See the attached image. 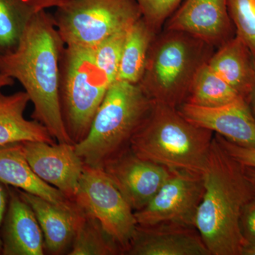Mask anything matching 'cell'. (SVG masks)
I'll use <instances>...</instances> for the list:
<instances>
[{
	"label": "cell",
	"instance_id": "cell-25",
	"mask_svg": "<svg viewBox=\"0 0 255 255\" xmlns=\"http://www.w3.org/2000/svg\"><path fill=\"white\" fill-rule=\"evenodd\" d=\"M237 36L255 56V0H226Z\"/></svg>",
	"mask_w": 255,
	"mask_h": 255
},
{
	"label": "cell",
	"instance_id": "cell-8",
	"mask_svg": "<svg viewBox=\"0 0 255 255\" xmlns=\"http://www.w3.org/2000/svg\"><path fill=\"white\" fill-rule=\"evenodd\" d=\"M74 202L100 221L125 255L137 223L134 211L102 168L85 164Z\"/></svg>",
	"mask_w": 255,
	"mask_h": 255
},
{
	"label": "cell",
	"instance_id": "cell-15",
	"mask_svg": "<svg viewBox=\"0 0 255 255\" xmlns=\"http://www.w3.org/2000/svg\"><path fill=\"white\" fill-rule=\"evenodd\" d=\"M1 255H43L44 238L36 215L17 189L10 187L1 231Z\"/></svg>",
	"mask_w": 255,
	"mask_h": 255
},
{
	"label": "cell",
	"instance_id": "cell-14",
	"mask_svg": "<svg viewBox=\"0 0 255 255\" xmlns=\"http://www.w3.org/2000/svg\"><path fill=\"white\" fill-rule=\"evenodd\" d=\"M126 255H211L194 227L163 223L137 225Z\"/></svg>",
	"mask_w": 255,
	"mask_h": 255
},
{
	"label": "cell",
	"instance_id": "cell-23",
	"mask_svg": "<svg viewBox=\"0 0 255 255\" xmlns=\"http://www.w3.org/2000/svg\"><path fill=\"white\" fill-rule=\"evenodd\" d=\"M36 13L26 0H0V53L17 46Z\"/></svg>",
	"mask_w": 255,
	"mask_h": 255
},
{
	"label": "cell",
	"instance_id": "cell-5",
	"mask_svg": "<svg viewBox=\"0 0 255 255\" xmlns=\"http://www.w3.org/2000/svg\"><path fill=\"white\" fill-rule=\"evenodd\" d=\"M214 49L188 33L163 30L151 45L137 85L154 102L177 109L187 100L193 79Z\"/></svg>",
	"mask_w": 255,
	"mask_h": 255
},
{
	"label": "cell",
	"instance_id": "cell-10",
	"mask_svg": "<svg viewBox=\"0 0 255 255\" xmlns=\"http://www.w3.org/2000/svg\"><path fill=\"white\" fill-rule=\"evenodd\" d=\"M103 169L134 212L150 202L172 173L139 157L130 147L109 159Z\"/></svg>",
	"mask_w": 255,
	"mask_h": 255
},
{
	"label": "cell",
	"instance_id": "cell-9",
	"mask_svg": "<svg viewBox=\"0 0 255 255\" xmlns=\"http://www.w3.org/2000/svg\"><path fill=\"white\" fill-rule=\"evenodd\" d=\"M204 192L203 174L172 171L150 202L134 212L137 225L171 223L194 227L196 211Z\"/></svg>",
	"mask_w": 255,
	"mask_h": 255
},
{
	"label": "cell",
	"instance_id": "cell-28",
	"mask_svg": "<svg viewBox=\"0 0 255 255\" xmlns=\"http://www.w3.org/2000/svg\"><path fill=\"white\" fill-rule=\"evenodd\" d=\"M240 228L247 247L255 246V197L243 208Z\"/></svg>",
	"mask_w": 255,
	"mask_h": 255
},
{
	"label": "cell",
	"instance_id": "cell-32",
	"mask_svg": "<svg viewBox=\"0 0 255 255\" xmlns=\"http://www.w3.org/2000/svg\"><path fill=\"white\" fill-rule=\"evenodd\" d=\"M14 79L4 74L0 73V91L5 87L13 86L14 85Z\"/></svg>",
	"mask_w": 255,
	"mask_h": 255
},
{
	"label": "cell",
	"instance_id": "cell-3",
	"mask_svg": "<svg viewBox=\"0 0 255 255\" xmlns=\"http://www.w3.org/2000/svg\"><path fill=\"white\" fill-rule=\"evenodd\" d=\"M214 137V132L191 123L175 107L154 102L130 147L170 170L203 174Z\"/></svg>",
	"mask_w": 255,
	"mask_h": 255
},
{
	"label": "cell",
	"instance_id": "cell-31",
	"mask_svg": "<svg viewBox=\"0 0 255 255\" xmlns=\"http://www.w3.org/2000/svg\"><path fill=\"white\" fill-rule=\"evenodd\" d=\"M253 63L255 69V82L251 95H250L249 98H248V104L255 119V56L254 55H253Z\"/></svg>",
	"mask_w": 255,
	"mask_h": 255
},
{
	"label": "cell",
	"instance_id": "cell-29",
	"mask_svg": "<svg viewBox=\"0 0 255 255\" xmlns=\"http://www.w3.org/2000/svg\"><path fill=\"white\" fill-rule=\"evenodd\" d=\"M36 12L47 11L49 9H58L71 0H26Z\"/></svg>",
	"mask_w": 255,
	"mask_h": 255
},
{
	"label": "cell",
	"instance_id": "cell-11",
	"mask_svg": "<svg viewBox=\"0 0 255 255\" xmlns=\"http://www.w3.org/2000/svg\"><path fill=\"white\" fill-rule=\"evenodd\" d=\"M22 146L33 172L74 202L85 166L75 145L31 141L22 142Z\"/></svg>",
	"mask_w": 255,
	"mask_h": 255
},
{
	"label": "cell",
	"instance_id": "cell-17",
	"mask_svg": "<svg viewBox=\"0 0 255 255\" xmlns=\"http://www.w3.org/2000/svg\"><path fill=\"white\" fill-rule=\"evenodd\" d=\"M0 182L65 209L80 211L75 202L33 172L23 153L22 142L0 145Z\"/></svg>",
	"mask_w": 255,
	"mask_h": 255
},
{
	"label": "cell",
	"instance_id": "cell-2",
	"mask_svg": "<svg viewBox=\"0 0 255 255\" xmlns=\"http://www.w3.org/2000/svg\"><path fill=\"white\" fill-rule=\"evenodd\" d=\"M204 192L194 227L211 255H243L246 248L240 228L245 206L255 197L246 168L213 139L203 174Z\"/></svg>",
	"mask_w": 255,
	"mask_h": 255
},
{
	"label": "cell",
	"instance_id": "cell-20",
	"mask_svg": "<svg viewBox=\"0 0 255 255\" xmlns=\"http://www.w3.org/2000/svg\"><path fill=\"white\" fill-rule=\"evenodd\" d=\"M157 33L144 18H139L128 29L117 81L138 84L145 71L147 55Z\"/></svg>",
	"mask_w": 255,
	"mask_h": 255
},
{
	"label": "cell",
	"instance_id": "cell-16",
	"mask_svg": "<svg viewBox=\"0 0 255 255\" xmlns=\"http://www.w3.org/2000/svg\"><path fill=\"white\" fill-rule=\"evenodd\" d=\"M17 191L36 215L44 238L46 253L52 255H68L82 211L65 209L40 196Z\"/></svg>",
	"mask_w": 255,
	"mask_h": 255
},
{
	"label": "cell",
	"instance_id": "cell-18",
	"mask_svg": "<svg viewBox=\"0 0 255 255\" xmlns=\"http://www.w3.org/2000/svg\"><path fill=\"white\" fill-rule=\"evenodd\" d=\"M29 103L25 91L11 95L0 91V145L31 141L56 142L44 126L25 118Z\"/></svg>",
	"mask_w": 255,
	"mask_h": 255
},
{
	"label": "cell",
	"instance_id": "cell-27",
	"mask_svg": "<svg viewBox=\"0 0 255 255\" xmlns=\"http://www.w3.org/2000/svg\"><path fill=\"white\" fill-rule=\"evenodd\" d=\"M220 145L235 160L242 165L255 169V147H244L229 141L227 139L214 133Z\"/></svg>",
	"mask_w": 255,
	"mask_h": 255
},
{
	"label": "cell",
	"instance_id": "cell-19",
	"mask_svg": "<svg viewBox=\"0 0 255 255\" xmlns=\"http://www.w3.org/2000/svg\"><path fill=\"white\" fill-rule=\"evenodd\" d=\"M210 68L248 102L255 82L253 54L236 36L218 48L208 61Z\"/></svg>",
	"mask_w": 255,
	"mask_h": 255
},
{
	"label": "cell",
	"instance_id": "cell-12",
	"mask_svg": "<svg viewBox=\"0 0 255 255\" xmlns=\"http://www.w3.org/2000/svg\"><path fill=\"white\" fill-rule=\"evenodd\" d=\"M231 21L226 0H184L163 30L184 32L219 48L233 38Z\"/></svg>",
	"mask_w": 255,
	"mask_h": 255
},
{
	"label": "cell",
	"instance_id": "cell-22",
	"mask_svg": "<svg viewBox=\"0 0 255 255\" xmlns=\"http://www.w3.org/2000/svg\"><path fill=\"white\" fill-rule=\"evenodd\" d=\"M121 247L100 221L82 211L81 220L68 255H121Z\"/></svg>",
	"mask_w": 255,
	"mask_h": 255
},
{
	"label": "cell",
	"instance_id": "cell-24",
	"mask_svg": "<svg viewBox=\"0 0 255 255\" xmlns=\"http://www.w3.org/2000/svg\"><path fill=\"white\" fill-rule=\"evenodd\" d=\"M128 29L111 35L92 49L96 63L112 84L117 81Z\"/></svg>",
	"mask_w": 255,
	"mask_h": 255
},
{
	"label": "cell",
	"instance_id": "cell-6",
	"mask_svg": "<svg viewBox=\"0 0 255 255\" xmlns=\"http://www.w3.org/2000/svg\"><path fill=\"white\" fill-rule=\"evenodd\" d=\"M112 84L96 63L92 49L64 47L60 59V108L74 145L87 136Z\"/></svg>",
	"mask_w": 255,
	"mask_h": 255
},
{
	"label": "cell",
	"instance_id": "cell-21",
	"mask_svg": "<svg viewBox=\"0 0 255 255\" xmlns=\"http://www.w3.org/2000/svg\"><path fill=\"white\" fill-rule=\"evenodd\" d=\"M241 100L245 99L206 63L199 69L193 79L184 103L216 108Z\"/></svg>",
	"mask_w": 255,
	"mask_h": 255
},
{
	"label": "cell",
	"instance_id": "cell-1",
	"mask_svg": "<svg viewBox=\"0 0 255 255\" xmlns=\"http://www.w3.org/2000/svg\"><path fill=\"white\" fill-rule=\"evenodd\" d=\"M64 47L53 14L38 11L17 46L0 53V73L22 85L33 105L32 119L44 126L57 142L73 143L60 108V59Z\"/></svg>",
	"mask_w": 255,
	"mask_h": 255
},
{
	"label": "cell",
	"instance_id": "cell-7",
	"mask_svg": "<svg viewBox=\"0 0 255 255\" xmlns=\"http://www.w3.org/2000/svg\"><path fill=\"white\" fill-rule=\"evenodd\" d=\"M141 17L135 0H71L53 14L65 46L90 49Z\"/></svg>",
	"mask_w": 255,
	"mask_h": 255
},
{
	"label": "cell",
	"instance_id": "cell-34",
	"mask_svg": "<svg viewBox=\"0 0 255 255\" xmlns=\"http://www.w3.org/2000/svg\"><path fill=\"white\" fill-rule=\"evenodd\" d=\"M243 255H255V246H248L245 248Z\"/></svg>",
	"mask_w": 255,
	"mask_h": 255
},
{
	"label": "cell",
	"instance_id": "cell-26",
	"mask_svg": "<svg viewBox=\"0 0 255 255\" xmlns=\"http://www.w3.org/2000/svg\"><path fill=\"white\" fill-rule=\"evenodd\" d=\"M142 18L157 34L184 0H135Z\"/></svg>",
	"mask_w": 255,
	"mask_h": 255
},
{
	"label": "cell",
	"instance_id": "cell-30",
	"mask_svg": "<svg viewBox=\"0 0 255 255\" xmlns=\"http://www.w3.org/2000/svg\"><path fill=\"white\" fill-rule=\"evenodd\" d=\"M10 187L0 182V231H1V224L4 220L6 209H7L8 202H9ZM1 236H0V255H1Z\"/></svg>",
	"mask_w": 255,
	"mask_h": 255
},
{
	"label": "cell",
	"instance_id": "cell-4",
	"mask_svg": "<svg viewBox=\"0 0 255 255\" xmlns=\"http://www.w3.org/2000/svg\"><path fill=\"white\" fill-rule=\"evenodd\" d=\"M154 101L140 85L116 81L96 113L87 136L75 144L84 163L103 169L109 159L130 147Z\"/></svg>",
	"mask_w": 255,
	"mask_h": 255
},
{
	"label": "cell",
	"instance_id": "cell-33",
	"mask_svg": "<svg viewBox=\"0 0 255 255\" xmlns=\"http://www.w3.org/2000/svg\"><path fill=\"white\" fill-rule=\"evenodd\" d=\"M245 168H246L247 176L249 178L252 184H253L255 187V169L246 167H245Z\"/></svg>",
	"mask_w": 255,
	"mask_h": 255
},
{
	"label": "cell",
	"instance_id": "cell-13",
	"mask_svg": "<svg viewBox=\"0 0 255 255\" xmlns=\"http://www.w3.org/2000/svg\"><path fill=\"white\" fill-rule=\"evenodd\" d=\"M177 110L198 127L219 134L238 145L255 147V119L245 100L216 108L184 103Z\"/></svg>",
	"mask_w": 255,
	"mask_h": 255
}]
</instances>
